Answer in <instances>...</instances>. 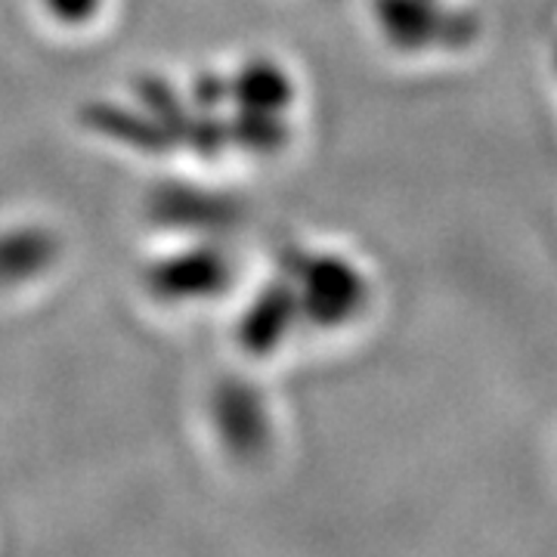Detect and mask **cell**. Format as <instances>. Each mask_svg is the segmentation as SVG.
<instances>
[{
    "label": "cell",
    "instance_id": "cell-2",
    "mask_svg": "<svg viewBox=\"0 0 557 557\" xmlns=\"http://www.w3.org/2000/svg\"><path fill=\"white\" fill-rule=\"evenodd\" d=\"M379 35L399 53H453L480 38V16L449 0H372Z\"/></svg>",
    "mask_w": 557,
    "mask_h": 557
},
{
    "label": "cell",
    "instance_id": "cell-5",
    "mask_svg": "<svg viewBox=\"0 0 557 557\" xmlns=\"http://www.w3.org/2000/svg\"><path fill=\"white\" fill-rule=\"evenodd\" d=\"M226 87H230V102L239 112H258V115L288 119V109L298 97V87L288 69L270 57H255L245 62L233 72V78H226Z\"/></svg>",
    "mask_w": 557,
    "mask_h": 557
},
{
    "label": "cell",
    "instance_id": "cell-4",
    "mask_svg": "<svg viewBox=\"0 0 557 557\" xmlns=\"http://www.w3.org/2000/svg\"><path fill=\"white\" fill-rule=\"evenodd\" d=\"M298 325L300 313L295 292H292L288 278L276 273L263 288H258V295L242 310L236 335H239V347L245 354L273 357Z\"/></svg>",
    "mask_w": 557,
    "mask_h": 557
},
{
    "label": "cell",
    "instance_id": "cell-3",
    "mask_svg": "<svg viewBox=\"0 0 557 557\" xmlns=\"http://www.w3.org/2000/svg\"><path fill=\"white\" fill-rule=\"evenodd\" d=\"M233 282V258L218 245H199L180 255H168L149 267L146 285L164 304H199L218 298Z\"/></svg>",
    "mask_w": 557,
    "mask_h": 557
},
{
    "label": "cell",
    "instance_id": "cell-7",
    "mask_svg": "<svg viewBox=\"0 0 557 557\" xmlns=\"http://www.w3.org/2000/svg\"><path fill=\"white\" fill-rule=\"evenodd\" d=\"M214 418L223 428L226 440L233 443V449H242V453L258 449L260 440L267 434L260 394L242 381H226L220 387L218 397H214Z\"/></svg>",
    "mask_w": 557,
    "mask_h": 557
},
{
    "label": "cell",
    "instance_id": "cell-8",
    "mask_svg": "<svg viewBox=\"0 0 557 557\" xmlns=\"http://www.w3.org/2000/svg\"><path fill=\"white\" fill-rule=\"evenodd\" d=\"M152 208L161 220H168V226L177 230H218L230 226V220L236 218V205L230 199L183 186H168L156 196Z\"/></svg>",
    "mask_w": 557,
    "mask_h": 557
},
{
    "label": "cell",
    "instance_id": "cell-6",
    "mask_svg": "<svg viewBox=\"0 0 557 557\" xmlns=\"http://www.w3.org/2000/svg\"><path fill=\"white\" fill-rule=\"evenodd\" d=\"M60 245L44 226H16L0 233V285H25L47 273Z\"/></svg>",
    "mask_w": 557,
    "mask_h": 557
},
{
    "label": "cell",
    "instance_id": "cell-1",
    "mask_svg": "<svg viewBox=\"0 0 557 557\" xmlns=\"http://www.w3.org/2000/svg\"><path fill=\"white\" fill-rule=\"evenodd\" d=\"M278 273L288 278L304 325L338 332L354 325L372 304V282L357 260L341 251L292 248Z\"/></svg>",
    "mask_w": 557,
    "mask_h": 557
},
{
    "label": "cell",
    "instance_id": "cell-10",
    "mask_svg": "<svg viewBox=\"0 0 557 557\" xmlns=\"http://www.w3.org/2000/svg\"><path fill=\"white\" fill-rule=\"evenodd\" d=\"M555 72H557V44H555Z\"/></svg>",
    "mask_w": 557,
    "mask_h": 557
},
{
    "label": "cell",
    "instance_id": "cell-9",
    "mask_svg": "<svg viewBox=\"0 0 557 557\" xmlns=\"http://www.w3.org/2000/svg\"><path fill=\"white\" fill-rule=\"evenodd\" d=\"M47 20L62 28H87L106 7V0H38Z\"/></svg>",
    "mask_w": 557,
    "mask_h": 557
}]
</instances>
